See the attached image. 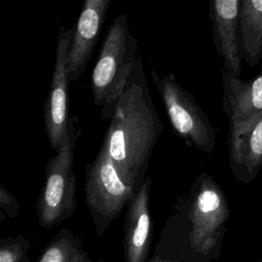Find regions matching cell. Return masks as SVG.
I'll return each instance as SVG.
<instances>
[{
	"label": "cell",
	"mask_w": 262,
	"mask_h": 262,
	"mask_svg": "<svg viewBox=\"0 0 262 262\" xmlns=\"http://www.w3.org/2000/svg\"><path fill=\"white\" fill-rule=\"evenodd\" d=\"M151 177L146 175L127 205L124 221V257L126 262H145L151 242L149 210Z\"/></svg>",
	"instance_id": "8fae6325"
},
{
	"label": "cell",
	"mask_w": 262,
	"mask_h": 262,
	"mask_svg": "<svg viewBox=\"0 0 262 262\" xmlns=\"http://www.w3.org/2000/svg\"><path fill=\"white\" fill-rule=\"evenodd\" d=\"M78 122V116L70 118L58 150L45 166L44 181L36 203L38 223L45 229H51L70 218L77 208L74 151L81 135Z\"/></svg>",
	"instance_id": "3957f363"
},
{
	"label": "cell",
	"mask_w": 262,
	"mask_h": 262,
	"mask_svg": "<svg viewBox=\"0 0 262 262\" xmlns=\"http://www.w3.org/2000/svg\"><path fill=\"white\" fill-rule=\"evenodd\" d=\"M73 262H92V261H91V259L88 257V255H87V253L85 252V250H83V251L74 259ZM97 262H104V261L98 260Z\"/></svg>",
	"instance_id": "e0dca14e"
},
{
	"label": "cell",
	"mask_w": 262,
	"mask_h": 262,
	"mask_svg": "<svg viewBox=\"0 0 262 262\" xmlns=\"http://www.w3.org/2000/svg\"><path fill=\"white\" fill-rule=\"evenodd\" d=\"M239 5L241 0H212L209 9L213 43L218 56L223 60L221 70L237 78H241L243 60Z\"/></svg>",
	"instance_id": "30bf717a"
},
{
	"label": "cell",
	"mask_w": 262,
	"mask_h": 262,
	"mask_svg": "<svg viewBox=\"0 0 262 262\" xmlns=\"http://www.w3.org/2000/svg\"><path fill=\"white\" fill-rule=\"evenodd\" d=\"M163 130L164 124L151 99L139 53L100 146L121 178L135 191L146 177L154 147Z\"/></svg>",
	"instance_id": "6da1fadb"
},
{
	"label": "cell",
	"mask_w": 262,
	"mask_h": 262,
	"mask_svg": "<svg viewBox=\"0 0 262 262\" xmlns=\"http://www.w3.org/2000/svg\"><path fill=\"white\" fill-rule=\"evenodd\" d=\"M111 0H87L75 24L67 53L70 82H77L92 57L104 24Z\"/></svg>",
	"instance_id": "9c48e42d"
},
{
	"label": "cell",
	"mask_w": 262,
	"mask_h": 262,
	"mask_svg": "<svg viewBox=\"0 0 262 262\" xmlns=\"http://www.w3.org/2000/svg\"><path fill=\"white\" fill-rule=\"evenodd\" d=\"M0 208L7 214L9 218H15L20 210V205L15 196L2 184H0Z\"/></svg>",
	"instance_id": "2e32d148"
},
{
	"label": "cell",
	"mask_w": 262,
	"mask_h": 262,
	"mask_svg": "<svg viewBox=\"0 0 262 262\" xmlns=\"http://www.w3.org/2000/svg\"><path fill=\"white\" fill-rule=\"evenodd\" d=\"M85 170L86 206L96 234L102 236L136 191L121 178L107 154L101 147Z\"/></svg>",
	"instance_id": "5b68a950"
},
{
	"label": "cell",
	"mask_w": 262,
	"mask_h": 262,
	"mask_svg": "<svg viewBox=\"0 0 262 262\" xmlns=\"http://www.w3.org/2000/svg\"><path fill=\"white\" fill-rule=\"evenodd\" d=\"M261 64H262V62H261Z\"/></svg>",
	"instance_id": "44dd1931"
},
{
	"label": "cell",
	"mask_w": 262,
	"mask_h": 262,
	"mask_svg": "<svg viewBox=\"0 0 262 262\" xmlns=\"http://www.w3.org/2000/svg\"><path fill=\"white\" fill-rule=\"evenodd\" d=\"M192 248L209 250L224 230L230 215L229 204L222 187L208 173H200L184 199Z\"/></svg>",
	"instance_id": "8992f818"
},
{
	"label": "cell",
	"mask_w": 262,
	"mask_h": 262,
	"mask_svg": "<svg viewBox=\"0 0 262 262\" xmlns=\"http://www.w3.org/2000/svg\"><path fill=\"white\" fill-rule=\"evenodd\" d=\"M228 164L239 182H252L262 168V113L230 121L227 136Z\"/></svg>",
	"instance_id": "ba28073f"
},
{
	"label": "cell",
	"mask_w": 262,
	"mask_h": 262,
	"mask_svg": "<svg viewBox=\"0 0 262 262\" xmlns=\"http://www.w3.org/2000/svg\"><path fill=\"white\" fill-rule=\"evenodd\" d=\"M74 27L66 30L58 27L56 38L55 61L49 91L44 103V126L51 148L56 152L67 134L69 126V75L67 71V53Z\"/></svg>",
	"instance_id": "52a82bcc"
},
{
	"label": "cell",
	"mask_w": 262,
	"mask_h": 262,
	"mask_svg": "<svg viewBox=\"0 0 262 262\" xmlns=\"http://www.w3.org/2000/svg\"><path fill=\"white\" fill-rule=\"evenodd\" d=\"M6 218H8V216H7V214L0 208V224L6 219Z\"/></svg>",
	"instance_id": "ac0fdd59"
},
{
	"label": "cell",
	"mask_w": 262,
	"mask_h": 262,
	"mask_svg": "<svg viewBox=\"0 0 262 262\" xmlns=\"http://www.w3.org/2000/svg\"><path fill=\"white\" fill-rule=\"evenodd\" d=\"M259 73H262V64H261V68H260V72Z\"/></svg>",
	"instance_id": "ffe728a7"
},
{
	"label": "cell",
	"mask_w": 262,
	"mask_h": 262,
	"mask_svg": "<svg viewBox=\"0 0 262 262\" xmlns=\"http://www.w3.org/2000/svg\"><path fill=\"white\" fill-rule=\"evenodd\" d=\"M30 242L21 234L0 239V262H30Z\"/></svg>",
	"instance_id": "9a60e30c"
},
{
	"label": "cell",
	"mask_w": 262,
	"mask_h": 262,
	"mask_svg": "<svg viewBox=\"0 0 262 262\" xmlns=\"http://www.w3.org/2000/svg\"><path fill=\"white\" fill-rule=\"evenodd\" d=\"M83 250L81 238L68 228H61L45 247L37 262H73Z\"/></svg>",
	"instance_id": "5bb4252c"
},
{
	"label": "cell",
	"mask_w": 262,
	"mask_h": 262,
	"mask_svg": "<svg viewBox=\"0 0 262 262\" xmlns=\"http://www.w3.org/2000/svg\"><path fill=\"white\" fill-rule=\"evenodd\" d=\"M150 76L174 132L187 145L210 156L216 145L217 129L195 97L177 82L174 73L160 76L151 70Z\"/></svg>",
	"instance_id": "277c9868"
},
{
	"label": "cell",
	"mask_w": 262,
	"mask_h": 262,
	"mask_svg": "<svg viewBox=\"0 0 262 262\" xmlns=\"http://www.w3.org/2000/svg\"><path fill=\"white\" fill-rule=\"evenodd\" d=\"M149 262H164V261L161 260V259H152V260H150Z\"/></svg>",
	"instance_id": "d6986e66"
},
{
	"label": "cell",
	"mask_w": 262,
	"mask_h": 262,
	"mask_svg": "<svg viewBox=\"0 0 262 262\" xmlns=\"http://www.w3.org/2000/svg\"><path fill=\"white\" fill-rule=\"evenodd\" d=\"M222 108L229 122L262 113V73L248 81L221 70Z\"/></svg>",
	"instance_id": "7c38bea8"
},
{
	"label": "cell",
	"mask_w": 262,
	"mask_h": 262,
	"mask_svg": "<svg viewBox=\"0 0 262 262\" xmlns=\"http://www.w3.org/2000/svg\"><path fill=\"white\" fill-rule=\"evenodd\" d=\"M138 54V40L130 31L127 15H118L106 31L91 74L92 97L102 120L112 118Z\"/></svg>",
	"instance_id": "7a4b0ae2"
},
{
	"label": "cell",
	"mask_w": 262,
	"mask_h": 262,
	"mask_svg": "<svg viewBox=\"0 0 262 262\" xmlns=\"http://www.w3.org/2000/svg\"><path fill=\"white\" fill-rule=\"evenodd\" d=\"M239 39L243 59L257 66L262 58V0H241Z\"/></svg>",
	"instance_id": "4fadbf2b"
}]
</instances>
